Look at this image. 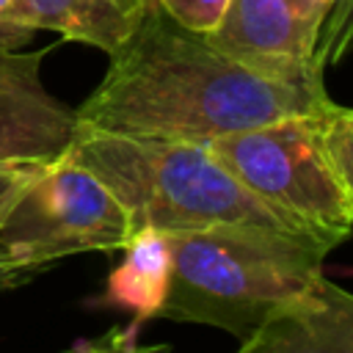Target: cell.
<instances>
[{
    "instance_id": "cell-1",
    "label": "cell",
    "mask_w": 353,
    "mask_h": 353,
    "mask_svg": "<svg viewBox=\"0 0 353 353\" xmlns=\"http://www.w3.org/2000/svg\"><path fill=\"white\" fill-rule=\"evenodd\" d=\"M108 58L102 83L77 108L85 130L207 143L276 119L323 113L334 102L323 83H284L243 66L204 30L149 0Z\"/></svg>"
},
{
    "instance_id": "cell-2",
    "label": "cell",
    "mask_w": 353,
    "mask_h": 353,
    "mask_svg": "<svg viewBox=\"0 0 353 353\" xmlns=\"http://www.w3.org/2000/svg\"><path fill=\"white\" fill-rule=\"evenodd\" d=\"M165 237L171 281L157 320L212 325L240 342L325 276L328 251L290 232L218 223Z\"/></svg>"
},
{
    "instance_id": "cell-3",
    "label": "cell",
    "mask_w": 353,
    "mask_h": 353,
    "mask_svg": "<svg viewBox=\"0 0 353 353\" xmlns=\"http://www.w3.org/2000/svg\"><path fill=\"white\" fill-rule=\"evenodd\" d=\"M69 157L108 185L124 207L132 232L149 226L176 234L218 223H251L301 234L248 193L204 143L132 138L80 127Z\"/></svg>"
},
{
    "instance_id": "cell-4",
    "label": "cell",
    "mask_w": 353,
    "mask_h": 353,
    "mask_svg": "<svg viewBox=\"0 0 353 353\" xmlns=\"http://www.w3.org/2000/svg\"><path fill=\"white\" fill-rule=\"evenodd\" d=\"M320 116L276 119L218 135L204 146L281 221L334 251L353 232V196L325 152Z\"/></svg>"
},
{
    "instance_id": "cell-5",
    "label": "cell",
    "mask_w": 353,
    "mask_h": 353,
    "mask_svg": "<svg viewBox=\"0 0 353 353\" xmlns=\"http://www.w3.org/2000/svg\"><path fill=\"white\" fill-rule=\"evenodd\" d=\"M132 226L108 185L69 152L36 165L0 215V256L50 270L66 256L85 251H121Z\"/></svg>"
},
{
    "instance_id": "cell-6",
    "label": "cell",
    "mask_w": 353,
    "mask_h": 353,
    "mask_svg": "<svg viewBox=\"0 0 353 353\" xmlns=\"http://www.w3.org/2000/svg\"><path fill=\"white\" fill-rule=\"evenodd\" d=\"M328 11L309 0H226L210 41L243 66L284 83L320 85L314 61Z\"/></svg>"
},
{
    "instance_id": "cell-7",
    "label": "cell",
    "mask_w": 353,
    "mask_h": 353,
    "mask_svg": "<svg viewBox=\"0 0 353 353\" xmlns=\"http://www.w3.org/2000/svg\"><path fill=\"white\" fill-rule=\"evenodd\" d=\"M44 55L47 50L0 52V163L47 165L74 143L77 110L41 83Z\"/></svg>"
},
{
    "instance_id": "cell-8",
    "label": "cell",
    "mask_w": 353,
    "mask_h": 353,
    "mask_svg": "<svg viewBox=\"0 0 353 353\" xmlns=\"http://www.w3.org/2000/svg\"><path fill=\"white\" fill-rule=\"evenodd\" d=\"M237 353H353V292L323 276L245 336Z\"/></svg>"
},
{
    "instance_id": "cell-9",
    "label": "cell",
    "mask_w": 353,
    "mask_h": 353,
    "mask_svg": "<svg viewBox=\"0 0 353 353\" xmlns=\"http://www.w3.org/2000/svg\"><path fill=\"white\" fill-rule=\"evenodd\" d=\"M121 262L108 276L102 303L130 312L135 325L154 320L171 281V248L168 237L157 229H135L121 248Z\"/></svg>"
},
{
    "instance_id": "cell-10",
    "label": "cell",
    "mask_w": 353,
    "mask_h": 353,
    "mask_svg": "<svg viewBox=\"0 0 353 353\" xmlns=\"http://www.w3.org/2000/svg\"><path fill=\"white\" fill-rule=\"evenodd\" d=\"M146 0H22L25 19L36 30H55L110 55L138 25Z\"/></svg>"
},
{
    "instance_id": "cell-11",
    "label": "cell",
    "mask_w": 353,
    "mask_h": 353,
    "mask_svg": "<svg viewBox=\"0 0 353 353\" xmlns=\"http://www.w3.org/2000/svg\"><path fill=\"white\" fill-rule=\"evenodd\" d=\"M320 132L339 179L353 196V108L331 102L320 116Z\"/></svg>"
},
{
    "instance_id": "cell-12",
    "label": "cell",
    "mask_w": 353,
    "mask_h": 353,
    "mask_svg": "<svg viewBox=\"0 0 353 353\" xmlns=\"http://www.w3.org/2000/svg\"><path fill=\"white\" fill-rule=\"evenodd\" d=\"M350 36H353V0H339L328 11L323 30H320L317 50H314V61L323 72L325 66H336L350 55L347 52Z\"/></svg>"
},
{
    "instance_id": "cell-13",
    "label": "cell",
    "mask_w": 353,
    "mask_h": 353,
    "mask_svg": "<svg viewBox=\"0 0 353 353\" xmlns=\"http://www.w3.org/2000/svg\"><path fill=\"white\" fill-rule=\"evenodd\" d=\"M149 3L168 11L182 25L204 30V33H210L218 25V19L226 8V0H149Z\"/></svg>"
},
{
    "instance_id": "cell-14",
    "label": "cell",
    "mask_w": 353,
    "mask_h": 353,
    "mask_svg": "<svg viewBox=\"0 0 353 353\" xmlns=\"http://www.w3.org/2000/svg\"><path fill=\"white\" fill-rule=\"evenodd\" d=\"M63 353H174L171 345H141L135 342V331L132 328H113L99 339H88V342H77Z\"/></svg>"
},
{
    "instance_id": "cell-15",
    "label": "cell",
    "mask_w": 353,
    "mask_h": 353,
    "mask_svg": "<svg viewBox=\"0 0 353 353\" xmlns=\"http://www.w3.org/2000/svg\"><path fill=\"white\" fill-rule=\"evenodd\" d=\"M39 30L25 19L22 0H0V52L22 50Z\"/></svg>"
},
{
    "instance_id": "cell-16",
    "label": "cell",
    "mask_w": 353,
    "mask_h": 353,
    "mask_svg": "<svg viewBox=\"0 0 353 353\" xmlns=\"http://www.w3.org/2000/svg\"><path fill=\"white\" fill-rule=\"evenodd\" d=\"M33 171H36V165H30V163H0V215Z\"/></svg>"
},
{
    "instance_id": "cell-17",
    "label": "cell",
    "mask_w": 353,
    "mask_h": 353,
    "mask_svg": "<svg viewBox=\"0 0 353 353\" xmlns=\"http://www.w3.org/2000/svg\"><path fill=\"white\" fill-rule=\"evenodd\" d=\"M36 276H39V270L14 265V262H8V259L0 256V292H3V290H17V287L33 281Z\"/></svg>"
},
{
    "instance_id": "cell-18",
    "label": "cell",
    "mask_w": 353,
    "mask_h": 353,
    "mask_svg": "<svg viewBox=\"0 0 353 353\" xmlns=\"http://www.w3.org/2000/svg\"><path fill=\"white\" fill-rule=\"evenodd\" d=\"M309 3H314L317 8H325V11H331V8H334L339 0H309Z\"/></svg>"
},
{
    "instance_id": "cell-19",
    "label": "cell",
    "mask_w": 353,
    "mask_h": 353,
    "mask_svg": "<svg viewBox=\"0 0 353 353\" xmlns=\"http://www.w3.org/2000/svg\"><path fill=\"white\" fill-rule=\"evenodd\" d=\"M347 52L353 55V36H350V44H347Z\"/></svg>"
}]
</instances>
